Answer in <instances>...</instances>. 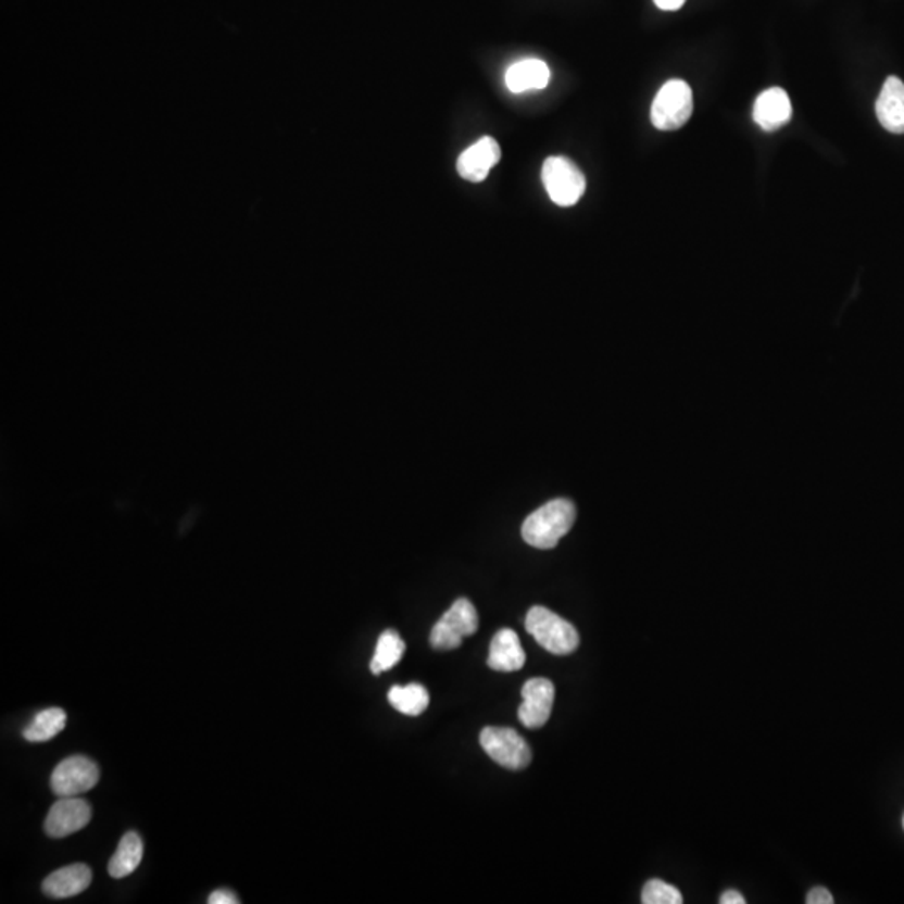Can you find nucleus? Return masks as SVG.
Segmentation results:
<instances>
[{"label":"nucleus","mask_w":904,"mask_h":904,"mask_svg":"<svg viewBox=\"0 0 904 904\" xmlns=\"http://www.w3.org/2000/svg\"><path fill=\"white\" fill-rule=\"evenodd\" d=\"M903 828H904V817H903Z\"/></svg>","instance_id":"obj_25"},{"label":"nucleus","mask_w":904,"mask_h":904,"mask_svg":"<svg viewBox=\"0 0 904 904\" xmlns=\"http://www.w3.org/2000/svg\"><path fill=\"white\" fill-rule=\"evenodd\" d=\"M693 113L692 89L686 80L671 79L662 86L650 110L652 125L661 131H675L687 125Z\"/></svg>","instance_id":"obj_3"},{"label":"nucleus","mask_w":904,"mask_h":904,"mask_svg":"<svg viewBox=\"0 0 904 904\" xmlns=\"http://www.w3.org/2000/svg\"><path fill=\"white\" fill-rule=\"evenodd\" d=\"M876 116L879 125L893 135H904V83L890 76L882 85L876 101Z\"/></svg>","instance_id":"obj_12"},{"label":"nucleus","mask_w":904,"mask_h":904,"mask_svg":"<svg viewBox=\"0 0 904 904\" xmlns=\"http://www.w3.org/2000/svg\"><path fill=\"white\" fill-rule=\"evenodd\" d=\"M541 179L548 197L558 206H573L587 190V178L572 160L565 156H550L543 163Z\"/></svg>","instance_id":"obj_4"},{"label":"nucleus","mask_w":904,"mask_h":904,"mask_svg":"<svg viewBox=\"0 0 904 904\" xmlns=\"http://www.w3.org/2000/svg\"><path fill=\"white\" fill-rule=\"evenodd\" d=\"M405 652V642L395 630H386L377 640L376 653L371 662V671L374 675L394 668L402 661Z\"/></svg>","instance_id":"obj_18"},{"label":"nucleus","mask_w":904,"mask_h":904,"mask_svg":"<svg viewBox=\"0 0 904 904\" xmlns=\"http://www.w3.org/2000/svg\"><path fill=\"white\" fill-rule=\"evenodd\" d=\"M755 125L764 131L773 133L788 125L792 117V104L788 92L782 88H770L755 99Z\"/></svg>","instance_id":"obj_11"},{"label":"nucleus","mask_w":904,"mask_h":904,"mask_svg":"<svg viewBox=\"0 0 904 904\" xmlns=\"http://www.w3.org/2000/svg\"><path fill=\"white\" fill-rule=\"evenodd\" d=\"M142 859V841L136 832L129 831L123 836L117 846L116 853L111 857L110 871L111 878L123 879L126 876L133 875L141 865Z\"/></svg>","instance_id":"obj_16"},{"label":"nucleus","mask_w":904,"mask_h":904,"mask_svg":"<svg viewBox=\"0 0 904 904\" xmlns=\"http://www.w3.org/2000/svg\"><path fill=\"white\" fill-rule=\"evenodd\" d=\"M643 904H682V893L661 879H650L643 887Z\"/></svg>","instance_id":"obj_20"},{"label":"nucleus","mask_w":904,"mask_h":904,"mask_svg":"<svg viewBox=\"0 0 904 904\" xmlns=\"http://www.w3.org/2000/svg\"><path fill=\"white\" fill-rule=\"evenodd\" d=\"M479 628V616L475 605L467 599H460L442 615L430 631V645L439 652L460 649L466 637Z\"/></svg>","instance_id":"obj_5"},{"label":"nucleus","mask_w":904,"mask_h":904,"mask_svg":"<svg viewBox=\"0 0 904 904\" xmlns=\"http://www.w3.org/2000/svg\"><path fill=\"white\" fill-rule=\"evenodd\" d=\"M507 89L515 95L544 89L550 83V67L541 59H525L506 71Z\"/></svg>","instance_id":"obj_15"},{"label":"nucleus","mask_w":904,"mask_h":904,"mask_svg":"<svg viewBox=\"0 0 904 904\" xmlns=\"http://www.w3.org/2000/svg\"><path fill=\"white\" fill-rule=\"evenodd\" d=\"M518 717L526 729H540L550 720L554 704V686L548 678H531L522 690Z\"/></svg>","instance_id":"obj_8"},{"label":"nucleus","mask_w":904,"mask_h":904,"mask_svg":"<svg viewBox=\"0 0 904 904\" xmlns=\"http://www.w3.org/2000/svg\"><path fill=\"white\" fill-rule=\"evenodd\" d=\"M500 145L497 139L486 136L461 153L457 160V173L467 181L481 183L488 178L489 172L500 163Z\"/></svg>","instance_id":"obj_10"},{"label":"nucleus","mask_w":904,"mask_h":904,"mask_svg":"<svg viewBox=\"0 0 904 904\" xmlns=\"http://www.w3.org/2000/svg\"><path fill=\"white\" fill-rule=\"evenodd\" d=\"M479 742L486 754L504 769L522 770L531 764V748L515 729L486 727Z\"/></svg>","instance_id":"obj_6"},{"label":"nucleus","mask_w":904,"mask_h":904,"mask_svg":"<svg viewBox=\"0 0 904 904\" xmlns=\"http://www.w3.org/2000/svg\"><path fill=\"white\" fill-rule=\"evenodd\" d=\"M92 871L86 865H71L49 875L42 882V891L55 900L73 897L88 890Z\"/></svg>","instance_id":"obj_14"},{"label":"nucleus","mask_w":904,"mask_h":904,"mask_svg":"<svg viewBox=\"0 0 904 904\" xmlns=\"http://www.w3.org/2000/svg\"><path fill=\"white\" fill-rule=\"evenodd\" d=\"M806 903L807 904H832V903H834V897H832V894L829 893V890H826V888L816 887V888H813V890L809 891V894H807Z\"/></svg>","instance_id":"obj_21"},{"label":"nucleus","mask_w":904,"mask_h":904,"mask_svg":"<svg viewBox=\"0 0 904 904\" xmlns=\"http://www.w3.org/2000/svg\"><path fill=\"white\" fill-rule=\"evenodd\" d=\"M389 704L404 715L417 717L429 705V692L420 683H409L405 687H392L389 690Z\"/></svg>","instance_id":"obj_19"},{"label":"nucleus","mask_w":904,"mask_h":904,"mask_svg":"<svg viewBox=\"0 0 904 904\" xmlns=\"http://www.w3.org/2000/svg\"><path fill=\"white\" fill-rule=\"evenodd\" d=\"M525 664L526 653L518 633L511 628L498 631L489 645L488 667L497 671H516L522 670Z\"/></svg>","instance_id":"obj_13"},{"label":"nucleus","mask_w":904,"mask_h":904,"mask_svg":"<svg viewBox=\"0 0 904 904\" xmlns=\"http://www.w3.org/2000/svg\"><path fill=\"white\" fill-rule=\"evenodd\" d=\"M92 811L85 799L59 798L46 817V834L54 839L67 838L86 828L91 820Z\"/></svg>","instance_id":"obj_9"},{"label":"nucleus","mask_w":904,"mask_h":904,"mask_svg":"<svg viewBox=\"0 0 904 904\" xmlns=\"http://www.w3.org/2000/svg\"><path fill=\"white\" fill-rule=\"evenodd\" d=\"M67 715L63 708L52 707L39 712L23 730V736L29 742H48L66 727Z\"/></svg>","instance_id":"obj_17"},{"label":"nucleus","mask_w":904,"mask_h":904,"mask_svg":"<svg viewBox=\"0 0 904 904\" xmlns=\"http://www.w3.org/2000/svg\"><path fill=\"white\" fill-rule=\"evenodd\" d=\"M525 627L532 639L553 655H569L580 645L577 628L544 606L529 610Z\"/></svg>","instance_id":"obj_2"},{"label":"nucleus","mask_w":904,"mask_h":904,"mask_svg":"<svg viewBox=\"0 0 904 904\" xmlns=\"http://www.w3.org/2000/svg\"><path fill=\"white\" fill-rule=\"evenodd\" d=\"M577 519V507L569 500H553L535 511L523 523V540L538 550L556 547L573 528Z\"/></svg>","instance_id":"obj_1"},{"label":"nucleus","mask_w":904,"mask_h":904,"mask_svg":"<svg viewBox=\"0 0 904 904\" xmlns=\"http://www.w3.org/2000/svg\"><path fill=\"white\" fill-rule=\"evenodd\" d=\"M720 904H745V897L739 891L729 890L720 896Z\"/></svg>","instance_id":"obj_23"},{"label":"nucleus","mask_w":904,"mask_h":904,"mask_svg":"<svg viewBox=\"0 0 904 904\" xmlns=\"http://www.w3.org/2000/svg\"><path fill=\"white\" fill-rule=\"evenodd\" d=\"M210 904H238L240 900H238L237 894L231 893L228 890H216L210 894L209 897Z\"/></svg>","instance_id":"obj_22"},{"label":"nucleus","mask_w":904,"mask_h":904,"mask_svg":"<svg viewBox=\"0 0 904 904\" xmlns=\"http://www.w3.org/2000/svg\"><path fill=\"white\" fill-rule=\"evenodd\" d=\"M653 2L662 11H678V9L686 4L687 0H653Z\"/></svg>","instance_id":"obj_24"},{"label":"nucleus","mask_w":904,"mask_h":904,"mask_svg":"<svg viewBox=\"0 0 904 904\" xmlns=\"http://www.w3.org/2000/svg\"><path fill=\"white\" fill-rule=\"evenodd\" d=\"M98 780V764L85 755H74L55 767L51 776V789L59 798H77L95 788Z\"/></svg>","instance_id":"obj_7"}]
</instances>
